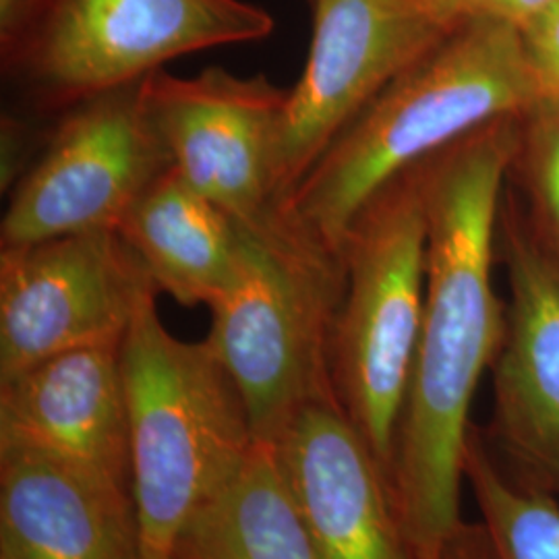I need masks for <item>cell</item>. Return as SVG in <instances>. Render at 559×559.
I'll use <instances>...</instances> for the list:
<instances>
[{"label": "cell", "instance_id": "cell-1", "mask_svg": "<svg viewBox=\"0 0 559 559\" xmlns=\"http://www.w3.org/2000/svg\"><path fill=\"white\" fill-rule=\"evenodd\" d=\"M519 133L520 115L496 120L419 164L425 307L392 464L400 516L419 559L440 558L462 522L468 413L506 336L508 311L491 270Z\"/></svg>", "mask_w": 559, "mask_h": 559}, {"label": "cell", "instance_id": "cell-2", "mask_svg": "<svg viewBox=\"0 0 559 559\" xmlns=\"http://www.w3.org/2000/svg\"><path fill=\"white\" fill-rule=\"evenodd\" d=\"M537 100L519 25L489 13L464 21L340 133L280 216L342 258L350 224L385 185Z\"/></svg>", "mask_w": 559, "mask_h": 559}, {"label": "cell", "instance_id": "cell-3", "mask_svg": "<svg viewBox=\"0 0 559 559\" xmlns=\"http://www.w3.org/2000/svg\"><path fill=\"white\" fill-rule=\"evenodd\" d=\"M156 297L147 295L131 321L120 369L143 559H173L185 524L258 440L239 388L212 344L173 336Z\"/></svg>", "mask_w": 559, "mask_h": 559}, {"label": "cell", "instance_id": "cell-4", "mask_svg": "<svg viewBox=\"0 0 559 559\" xmlns=\"http://www.w3.org/2000/svg\"><path fill=\"white\" fill-rule=\"evenodd\" d=\"M344 284V260L288 222L242 226L239 274L210 305L205 340L237 383L261 443L272 445L309 404L338 402L332 334Z\"/></svg>", "mask_w": 559, "mask_h": 559}, {"label": "cell", "instance_id": "cell-5", "mask_svg": "<svg viewBox=\"0 0 559 559\" xmlns=\"http://www.w3.org/2000/svg\"><path fill=\"white\" fill-rule=\"evenodd\" d=\"M332 381L344 415L392 480L400 415L419 346L427 216L419 166L385 185L350 224Z\"/></svg>", "mask_w": 559, "mask_h": 559}, {"label": "cell", "instance_id": "cell-6", "mask_svg": "<svg viewBox=\"0 0 559 559\" xmlns=\"http://www.w3.org/2000/svg\"><path fill=\"white\" fill-rule=\"evenodd\" d=\"M274 17L247 0H36L0 46L2 73L29 110L60 115L207 48L267 38Z\"/></svg>", "mask_w": 559, "mask_h": 559}, {"label": "cell", "instance_id": "cell-7", "mask_svg": "<svg viewBox=\"0 0 559 559\" xmlns=\"http://www.w3.org/2000/svg\"><path fill=\"white\" fill-rule=\"evenodd\" d=\"M143 80L57 115L36 160L9 191L2 247L119 230L131 207L175 168L147 110Z\"/></svg>", "mask_w": 559, "mask_h": 559}, {"label": "cell", "instance_id": "cell-8", "mask_svg": "<svg viewBox=\"0 0 559 559\" xmlns=\"http://www.w3.org/2000/svg\"><path fill=\"white\" fill-rule=\"evenodd\" d=\"M158 293L117 230L2 247L0 381L69 350L122 344Z\"/></svg>", "mask_w": 559, "mask_h": 559}, {"label": "cell", "instance_id": "cell-9", "mask_svg": "<svg viewBox=\"0 0 559 559\" xmlns=\"http://www.w3.org/2000/svg\"><path fill=\"white\" fill-rule=\"evenodd\" d=\"M313 40L276 150V205L381 92L450 32L406 0H313Z\"/></svg>", "mask_w": 559, "mask_h": 559}, {"label": "cell", "instance_id": "cell-10", "mask_svg": "<svg viewBox=\"0 0 559 559\" xmlns=\"http://www.w3.org/2000/svg\"><path fill=\"white\" fill-rule=\"evenodd\" d=\"M288 94L261 73L240 78L221 67L195 78L158 69L143 80L177 175L251 230L282 221L274 173Z\"/></svg>", "mask_w": 559, "mask_h": 559}, {"label": "cell", "instance_id": "cell-11", "mask_svg": "<svg viewBox=\"0 0 559 559\" xmlns=\"http://www.w3.org/2000/svg\"><path fill=\"white\" fill-rule=\"evenodd\" d=\"M512 299L496 367L493 441L512 475L559 496V261L516 210L500 212Z\"/></svg>", "mask_w": 559, "mask_h": 559}, {"label": "cell", "instance_id": "cell-12", "mask_svg": "<svg viewBox=\"0 0 559 559\" xmlns=\"http://www.w3.org/2000/svg\"><path fill=\"white\" fill-rule=\"evenodd\" d=\"M320 559H419L390 475L338 402L302 408L272 443Z\"/></svg>", "mask_w": 559, "mask_h": 559}, {"label": "cell", "instance_id": "cell-13", "mask_svg": "<svg viewBox=\"0 0 559 559\" xmlns=\"http://www.w3.org/2000/svg\"><path fill=\"white\" fill-rule=\"evenodd\" d=\"M20 452L131 487L120 344L41 360L0 381V454Z\"/></svg>", "mask_w": 559, "mask_h": 559}, {"label": "cell", "instance_id": "cell-14", "mask_svg": "<svg viewBox=\"0 0 559 559\" xmlns=\"http://www.w3.org/2000/svg\"><path fill=\"white\" fill-rule=\"evenodd\" d=\"M0 559H143L133 491L52 460L0 454Z\"/></svg>", "mask_w": 559, "mask_h": 559}, {"label": "cell", "instance_id": "cell-15", "mask_svg": "<svg viewBox=\"0 0 559 559\" xmlns=\"http://www.w3.org/2000/svg\"><path fill=\"white\" fill-rule=\"evenodd\" d=\"M156 290L185 307L212 305L239 274L242 226L221 205L166 173L120 222Z\"/></svg>", "mask_w": 559, "mask_h": 559}, {"label": "cell", "instance_id": "cell-16", "mask_svg": "<svg viewBox=\"0 0 559 559\" xmlns=\"http://www.w3.org/2000/svg\"><path fill=\"white\" fill-rule=\"evenodd\" d=\"M173 559H320L272 445L255 441L185 524Z\"/></svg>", "mask_w": 559, "mask_h": 559}, {"label": "cell", "instance_id": "cell-17", "mask_svg": "<svg viewBox=\"0 0 559 559\" xmlns=\"http://www.w3.org/2000/svg\"><path fill=\"white\" fill-rule=\"evenodd\" d=\"M464 479L479 503L493 559H559V506L554 493L508 475L475 427L466 441Z\"/></svg>", "mask_w": 559, "mask_h": 559}, {"label": "cell", "instance_id": "cell-18", "mask_svg": "<svg viewBox=\"0 0 559 559\" xmlns=\"http://www.w3.org/2000/svg\"><path fill=\"white\" fill-rule=\"evenodd\" d=\"M512 170L531 201V226L559 261V100L535 102L520 115Z\"/></svg>", "mask_w": 559, "mask_h": 559}, {"label": "cell", "instance_id": "cell-19", "mask_svg": "<svg viewBox=\"0 0 559 559\" xmlns=\"http://www.w3.org/2000/svg\"><path fill=\"white\" fill-rule=\"evenodd\" d=\"M519 27L537 98L559 100V0Z\"/></svg>", "mask_w": 559, "mask_h": 559}, {"label": "cell", "instance_id": "cell-20", "mask_svg": "<svg viewBox=\"0 0 559 559\" xmlns=\"http://www.w3.org/2000/svg\"><path fill=\"white\" fill-rule=\"evenodd\" d=\"M2 152H0V187L2 191H11L21 177L25 175V170L29 168V164L36 160L38 152H40L41 143L46 140V133L38 135L34 131V124H29L27 120L9 115H2Z\"/></svg>", "mask_w": 559, "mask_h": 559}, {"label": "cell", "instance_id": "cell-21", "mask_svg": "<svg viewBox=\"0 0 559 559\" xmlns=\"http://www.w3.org/2000/svg\"><path fill=\"white\" fill-rule=\"evenodd\" d=\"M419 13L452 32L464 21L485 15L493 0H406Z\"/></svg>", "mask_w": 559, "mask_h": 559}, {"label": "cell", "instance_id": "cell-22", "mask_svg": "<svg viewBox=\"0 0 559 559\" xmlns=\"http://www.w3.org/2000/svg\"><path fill=\"white\" fill-rule=\"evenodd\" d=\"M438 559H493L483 524L460 522L454 535L445 540Z\"/></svg>", "mask_w": 559, "mask_h": 559}, {"label": "cell", "instance_id": "cell-23", "mask_svg": "<svg viewBox=\"0 0 559 559\" xmlns=\"http://www.w3.org/2000/svg\"><path fill=\"white\" fill-rule=\"evenodd\" d=\"M36 0H0V46L13 40L27 23Z\"/></svg>", "mask_w": 559, "mask_h": 559}, {"label": "cell", "instance_id": "cell-24", "mask_svg": "<svg viewBox=\"0 0 559 559\" xmlns=\"http://www.w3.org/2000/svg\"><path fill=\"white\" fill-rule=\"evenodd\" d=\"M551 2L554 0H493V4L489 7L487 13L512 21L516 25H522L524 21H528L533 15H537L539 11H543Z\"/></svg>", "mask_w": 559, "mask_h": 559}, {"label": "cell", "instance_id": "cell-25", "mask_svg": "<svg viewBox=\"0 0 559 559\" xmlns=\"http://www.w3.org/2000/svg\"><path fill=\"white\" fill-rule=\"evenodd\" d=\"M309 2H311V4H313V0H309Z\"/></svg>", "mask_w": 559, "mask_h": 559}]
</instances>
